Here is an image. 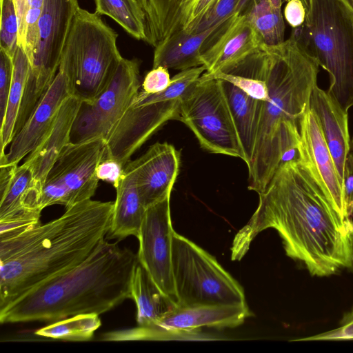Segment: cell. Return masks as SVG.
<instances>
[{"mask_svg": "<svg viewBox=\"0 0 353 353\" xmlns=\"http://www.w3.org/2000/svg\"><path fill=\"white\" fill-rule=\"evenodd\" d=\"M258 206L236 234L232 261H240L252 241L268 228L276 230L288 256L314 276L353 272V221L341 216L297 152L284 160Z\"/></svg>", "mask_w": 353, "mask_h": 353, "instance_id": "cell-1", "label": "cell"}, {"mask_svg": "<svg viewBox=\"0 0 353 353\" xmlns=\"http://www.w3.org/2000/svg\"><path fill=\"white\" fill-rule=\"evenodd\" d=\"M113 210L114 202L90 199L0 237V307L84 261L105 239Z\"/></svg>", "mask_w": 353, "mask_h": 353, "instance_id": "cell-2", "label": "cell"}, {"mask_svg": "<svg viewBox=\"0 0 353 353\" xmlns=\"http://www.w3.org/2000/svg\"><path fill=\"white\" fill-rule=\"evenodd\" d=\"M256 53L268 89L248 167V188L259 194L266 188L285 155L296 151L300 120L317 85L320 64L294 31L279 44L263 43Z\"/></svg>", "mask_w": 353, "mask_h": 353, "instance_id": "cell-3", "label": "cell"}, {"mask_svg": "<svg viewBox=\"0 0 353 353\" xmlns=\"http://www.w3.org/2000/svg\"><path fill=\"white\" fill-rule=\"evenodd\" d=\"M138 263L131 250L105 239L77 265L1 307L0 322L52 323L79 314L106 312L130 298Z\"/></svg>", "mask_w": 353, "mask_h": 353, "instance_id": "cell-4", "label": "cell"}, {"mask_svg": "<svg viewBox=\"0 0 353 353\" xmlns=\"http://www.w3.org/2000/svg\"><path fill=\"white\" fill-rule=\"evenodd\" d=\"M330 84L327 92L346 111L353 106V18L340 0H312L304 23L293 28Z\"/></svg>", "mask_w": 353, "mask_h": 353, "instance_id": "cell-5", "label": "cell"}, {"mask_svg": "<svg viewBox=\"0 0 353 353\" xmlns=\"http://www.w3.org/2000/svg\"><path fill=\"white\" fill-rule=\"evenodd\" d=\"M172 248L179 306L247 305L241 285L214 256L175 231Z\"/></svg>", "mask_w": 353, "mask_h": 353, "instance_id": "cell-6", "label": "cell"}, {"mask_svg": "<svg viewBox=\"0 0 353 353\" xmlns=\"http://www.w3.org/2000/svg\"><path fill=\"white\" fill-rule=\"evenodd\" d=\"M117 37L99 14L78 8L67 41L75 59L73 95L82 102L94 101L110 82L123 58Z\"/></svg>", "mask_w": 353, "mask_h": 353, "instance_id": "cell-7", "label": "cell"}, {"mask_svg": "<svg viewBox=\"0 0 353 353\" xmlns=\"http://www.w3.org/2000/svg\"><path fill=\"white\" fill-rule=\"evenodd\" d=\"M178 120L211 153L244 159L236 128L219 79L201 80L181 99Z\"/></svg>", "mask_w": 353, "mask_h": 353, "instance_id": "cell-8", "label": "cell"}, {"mask_svg": "<svg viewBox=\"0 0 353 353\" xmlns=\"http://www.w3.org/2000/svg\"><path fill=\"white\" fill-rule=\"evenodd\" d=\"M79 6L78 0H44L37 43L16 128L28 119L54 79Z\"/></svg>", "mask_w": 353, "mask_h": 353, "instance_id": "cell-9", "label": "cell"}, {"mask_svg": "<svg viewBox=\"0 0 353 353\" xmlns=\"http://www.w3.org/2000/svg\"><path fill=\"white\" fill-rule=\"evenodd\" d=\"M105 148V140L101 137L71 142L46 177L39 199V210L53 205L67 209L90 199L98 187L96 170Z\"/></svg>", "mask_w": 353, "mask_h": 353, "instance_id": "cell-10", "label": "cell"}, {"mask_svg": "<svg viewBox=\"0 0 353 353\" xmlns=\"http://www.w3.org/2000/svg\"><path fill=\"white\" fill-rule=\"evenodd\" d=\"M139 63L122 58L104 91L91 102H82L72 130V142L105 139L139 91Z\"/></svg>", "mask_w": 353, "mask_h": 353, "instance_id": "cell-11", "label": "cell"}, {"mask_svg": "<svg viewBox=\"0 0 353 353\" xmlns=\"http://www.w3.org/2000/svg\"><path fill=\"white\" fill-rule=\"evenodd\" d=\"M75 59L66 41L58 72L32 113L0 157V165H18L40 143L52 125L63 102L74 94Z\"/></svg>", "mask_w": 353, "mask_h": 353, "instance_id": "cell-12", "label": "cell"}, {"mask_svg": "<svg viewBox=\"0 0 353 353\" xmlns=\"http://www.w3.org/2000/svg\"><path fill=\"white\" fill-rule=\"evenodd\" d=\"M170 194L148 207L137 239L138 262L147 271L159 289L176 303L172 273V236Z\"/></svg>", "mask_w": 353, "mask_h": 353, "instance_id": "cell-13", "label": "cell"}, {"mask_svg": "<svg viewBox=\"0 0 353 353\" xmlns=\"http://www.w3.org/2000/svg\"><path fill=\"white\" fill-rule=\"evenodd\" d=\"M181 101L130 105L105 138L103 158L114 159L125 166L136 150L165 122L178 119Z\"/></svg>", "mask_w": 353, "mask_h": 353, "instance_id": "cell-14", "label": "cell"}, {"mask_svg": "<svg viewBox=\"0 0 353 353\" xmlns=\"http://www.w3.org/2000/svg\"><path fill=\"white\" fill-rule=\"evenodd\" d=\"M296 152L305 163L336 211L347 216L344 187L325 141L316 114L308 106L299 123Z\"/></svg>", "mask_w": 353, "mask_h": 353, "instance_id": "cell-15", "label": "cell"}, {"mask_svg": "<svg viewBox=\"0 0 353 353\" xmlns=\"http://www.w3.org/2000/svg\"><path fill=\"white\" fill-rule=\"evenodd\" d=\"M263 43L245 13L232 15L202 53L206 73L226 72L254 53Z\"/></svg>", "mask_w": 353, "mask_h": 353, "instance_id": "cell-16", "label": "cell"}, {"mask_svg": "<svg viewBox=\"0 0 353 353\" xmlns=\"http://www.w3.org/2000/svg\"><path fill=\"white\" fill-rule=\"evenodd\" d=\"M134 172L143 205L171 194L179 172L180 154L167 143H155L140 157L126 164Z\"/></svg>", "mask_w": 353, "mask_h": 353, "instance_id": "cell-17", "label": "cell"}, {"mask_svg": "<svg viewBox=\"0 0 353 353\" xmlns=\"http://www.w3.org/2000/svg\"><path fill=\"white\" fill-rule=\"evenodd\" d=\"M82 101L68 97L61 106L55 120L37 146L23 162L32 171L33 180L30 197L35 210L46 177L64 149L72 142V130Z\"/></svg>", "mask_w": 353, "mask_h": 353, "instance_id": "cell-18", "label": "cell"}, {"mask_svg": "<svg viewBox=\"0 0 353 353\" xmlns=\"http://www.w3.org/2000/svg\"><path fill=\"white\" fill-rule=\"evenodd\" d=\"M252 315L248 305H204L176 307L161 319L155 328L183 336H197L201 327H235Z\"/></svg>", "mask_w": 353, "mask_h": 353, "instance_id": "cell-19", "label": "cell"}, {"mask_svg": "<svg viewBox=\"0 0 353 353\" xmlns=\"http://www.w3.org/2000/svg\"><path fill=\"white\" fill-rule=\"evenodd\" d=\"M310 108L316 114L323 134L344 187L346 161L350 150L348 111L327 91L316 85L310 97Z\"/></svg>", "mask_w": 353, "mask_h": 353, "instance_id": "cell-20", "label": "cell"}, {"mask_svg": "<svg viewBox=\"0 0 353 353\" xmlns=\"http://www.w3.org/2000/svg\"><path fill=\"white\" fill-rule=\"evenodd\" d=\"M145 19V42L156 47L174 33L192 32L200 0H137Z\"/></svg>", "mask_w": 353, "mask_h": 353, "instance_id": "cell-21", "label": "cell"}, {"mask_svg": "<svg viewBox=\"0 0 353 353\" xmlns=\"http://www.w3.org/2000/svg\"><path fill=\"white\" fill-rule=\"evenodd\" d=\"M228 19L199 32L178 31L161 41L154 47L152 68L163 66L182 71L203 65L202 53Z\"/></svg>", "mask_w": 353, "mask_h": 353, "instance_id": "cell-22", "label": "cell"}, {"mask_svg": "<svg viewBox=\"0 0 353 353\" xmlns=\"http://www.w3.org/2000/svg\"><path fill=\"white\" fill-rule=\"evenodd\" d=\"M32 173L23 163L0 165V222L18 219L40 221L41 212L32 207Z\"/></svg>", "mask_w": 353, "mask_h": 353, "instance_id": "cell-23", "label": "cell"}, {"mask_svg": "<svg viewBox=\"0 0 353 353\" xmlns=\"http://www.w3.org/2000/svg\"><path fill=\"white\" fill-rule=\"evenodd\" d=\"M114 188L116 199L105 239L118 242L131 235L137 237L146 208L139 193L134 172L127 165L123 177Z\"/></svg>", "mask_w": 353, "mask_h": 353, "instance_id": "cell-24", "label": "cell"}, {"mask_svg": "<svg viewBox=\"0 0 353 353\" xmlns=\"http://www.w3.org/2000/svg\"><path fill=\"white\" fill-rule=\"evenodd\" d=\"M219 80L236 128L243 161L248 167L254 151L262 101L250 97L230 82Z\"/></svg>", "mask_w": 353, "mask_h": 353, "instance_id": "cell-25", "label": "cell"}, {"mask_svg": "<svg viewBox=\"0 0 353 353\" xmlns=\"http://www.w3.org/2000/svg\"><path fill=\"white\" fill-rule=\"evenodd\" d=\"M130 298L135 302L139 327H154L161 319L179 306L159 289L139 263L132 276Z\"/></svg>", "mask_w": 353, "mask_h": 353, "instance_id": "cell-26", "label": "cell"}, {"mask_svg": "<svg viewBox=\"0 0 353 353\" xmlns=\"http://www.w3.org/2000/svg\"><path fill=\"white\" fill-rule=\"evenodd\" d=\"M13 77L8 96L6 111L0 124V157L6 153L7 146L10 144L15 134L17 123L21 108L30 63L25 51L18 46L13 57Z\"/></svg>", "mask_w": 353, "mask_h": 353, "instance_id": "cell-27", "label": "cell"}, {"mask_svg": "<svg viewBox=\"0 0 353 353\" xmlns=\"http://www.w3.org/2000/svg\"><path fill=\"white\" fill-rule=\"evenodd\" d=\"M283 1L253 0L243 12L265 44L276 45L285 40Z\"/></svg>", "mask_w": 353, "mask_h": 353, "instance_id": "cell-28", "label": "cell"}, {"mask_svg": "<svg viewBox=\"0 0 353 353\" xmlns=\"http://www.w3.org/2000/svg\"><path fill=\"white\" fill-rule=\"evenodd\" d=\"M95 12L114 20L130 35L145 41L144 12L137 0H94Z\"/></svg>", "mask_w": 353, "mask_h": 353, "instance_id": "cell-29", "label": "cell"}, {"mask_svg": "<svg viewBox=\"0 0 353 353\" xmlns=\"http://www.w3.org/2000/svg\"><path fill=\"white\" fill-rule=\"evenodd\" d=\"M99 315L79 314L63 319L34 332L39 336L68 341H87L101 326Z\"/></svg>", "mask_w": 353, "mask_h": 353, "instance_id": "cell-30", "label": "cell"}, {"mask_svg": "<svg viewBox=\"0 0 353 353\" xmlns=\"http://www.w3.org/2000/svg\"><path fill=\"white\" fill-rule=\"evenodd\" d=\"M18 21V46L32 61L37 43L38 23L41 15L44 0H13Z\"/></svg>", "mask_w": 353, "mask_h": 353, "instance_id": "cell-31", "label": "cell"}, {"mask_svg": "<svg viewBox=\"0 0 353 353\" xmlns=\"http://www.w3.org/2000/svg\"><path fill=\"white\" fill-rule=\"evenodd\" d=\"M0 48L12 57L18 47L19 21L13 0H0Z\"/></svg>", "mask_w": 353, "mask_h": 353, "instance_id": "cell-32", "label": "cell"}, {"mask_svg": "<svg viewBox=\"0 0 353 353\" xmlns=\"http://www.w3.org/2000/svg\"><path fill=\"white\" fill-rule=\"evenodd\" d=\"M199 79L201 80L213 79L225 80L234 84L256 99L266 101L268 98L267 83L265 80L263 79L221 72L210 74L204 72Z\"/></svg>", "mask_w": 353, "mask_h": 353, "instance_id": "cell-33", "label": "cell"}, {"mask_svg": "<svg viewBox=\"0 0 353 353\" xmlns=\"http://www.w3.org/2000/svg\"><path fill=\"white\" fill-rule=\"evenodd\" d=\"M253 0H221L194 32L203 31L236 13H243Z\"/></svg>", "mask_w": 353, "mask_h": 353, "instance_id": "cell-34", "label": "cell"}, {"mask_svg": "<svg viewBox=\"0 0 353 353\" xmlns=\"http://www.w3.org/2000/svg\"><path fill=\"white\" fill-rule=\"evenodd\" d=\"M13 57L0 48V123L5 117L13 77Z\"/></svg>", "mask_w": 353, "mask_h": 353, "instance_id": "cell-35", "label": "cell"}, {"mask_svg": "<svg viewBox=\"0 0 353 353\" xmlns=\"http://www.w3.org/2000/svg\"><path fill=\"white\" fill-rule=\"evenodd\" d=\"M353 340V308L345 314L341 321V325L334 330L316 335L306 336L293 341H344Z\"/></svg>", "mask_w": 353, "mask_h": 353, "instance_id": "cell-36", "label": "cell"}, {"mask_svg": "<svg viewBox=\"0 0 353 353\" xmlns=\"http://www.w3.org/2000/svg\"><path fill=\"white\" fill-rule=\"evenodd\" d=\"M170 83L168 68L163 66L152 68L144 77L141 84L142 90L148 94L160 93L165 90Z\"/></svg>", "mask_w": 353, "mask_h": 353, "instance_id": "cell-37", "label": "cell"}, {"mask_svg": "<svg viewBox=\"0 0 353 353\" xmlns=\"http://www.w3.org/2000/svg\"><path fill=\"white\" fill-rule=\"evenodd\" d=\"M125 174V166L112 158H102L99 163L96 174L99 181L111 183L117 187Z\"/></svg>", "mask_w": 353, "mask_h": 353, "instance_id": "cell-38", "label": "cell"}, {"mask_svg": "<svg viewBox=\"0 0 353 353\" xmlns=\"http://www.w3.org/2000/svg\"><path fill=\"white\" fill-rule=\"evenodd\" d=\"M284 17L293 28L301 26L305 20L306 10L300 0H288L284 8Z\"/></svg>", "mask_w": 353, "mask_h": 353, "instance_id": "cell-39", "label": "cell"}, {"mask_svg": "<svg viewBox=\"0 0 353 353\" xmlns=\"http://www.w3.org/2000/svg\"><path fill=\"white\" fill-rule=\"evenodd\" d=\"M344 194L347 216L351 217L353 214V152L352 151L346 161Z\"/></svg>", "mask_w": 353, "mask_h": 353, "instance_id": "cell-40", "label": "cell"}, {"mask_svg": "<svg viewBox=\"0 0 353 353\" xmlns=\"http://www.w3.org/2000/svg\"><path fill=\"white\" fill-rule=\"evenodd\" d=\"M221 0H200L196 9L192 32L199 23L217 6Z\"/></svg>", "mask_w": 353, "mask_h": 353, "instance_id": "cell-41", "label": "cell"}, {"mask_svg": "<svg viewBox=\"0 0 353 353\" xmlns=\"http://www.w3.org/2000/svg\"><path fill=\"white\" fill-rule=\"evenodd\" d=\"M347 8L353 18V0H340Z\"/></svg>", "mask_w": 353, "mask_h": 353, "instance_id": "cell-42", "label": "cell"}, {"mask_svg": "<svg viewBox=\"0 0 353 353\" xmlns=\"http://www.w3.org/2000/svg\"><path fill=\"white\" fill-rule=\"evenodd\" d=\"M286 1H288V0H286ZM300 1L303 3V6H305V10H306V14H307L311 8L312 0H300Z\"/></svg>", "mask_w": 353, "mask_h": 353, "instance_id": "cell-43", "label": "cell"}, {"mask_svg": "<svg viewBox=\"0 0 353 353\" xmlns=\"http://www.w3.org/2000/svg\"><path fill=\"white\" fill-rule=\"evenodd\" d=\"M350 150H351V151H353V139H352V140H351V142H350Z\"/></svg>", "mask_w": 353, "mask_h": 353, "instance_id": "cell-44", "label": "cell"}]
</instances>
